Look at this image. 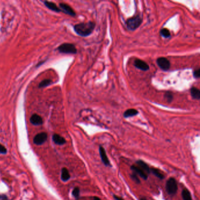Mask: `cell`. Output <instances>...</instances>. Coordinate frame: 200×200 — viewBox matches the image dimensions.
Returning a JSON list of instances; mask_svg holds the SVG:
<instances>
[{
    "label": "cell",
    "mask_w": 200,
    "mask_h": 200,
    "mask_svg": "<svg viewBox=\"0 0 200 200\" xmlns=\"http://www.w3.org/2000/svg\"><path fill=\"white\" fill-rule=\"evenodd\" d=\"M131 179L133 180V181H134L136 184H140V181L139 178L138 177V176H137V174H136L135 173L131 174L130 175Z\"/></svg>",
    "instance_id": "obj_23"
},
{
    "label": "cell",
    "mask_w": 200,
    "mask_h": 200,
    "mask_svg": "<svg viewBox=\"0 0 200 200\" xmlns=\"http://www.w3.org/2000/svg\"><path fill=\"white\" fill-rule=\"evenodd\" d=\"M134 65L135 67L141 71H146L149 69V66L148 64L141 59H136L134 61Z\"/></svg>",
    "instance_id": "obj_9"
},
{
    "label": "cell",
    "mask_w": 200,
    "mask_h": 200,
    "mask_svg": "<svg viewBox=\"0 0 200 200\" xmlns=\"http://www.w3.org/2000/svg\"><path fill=\"white\" fill-rule=\"evenodd\" d=\"M99 154H100L101 160L103 163L104 164V166L110 167L111 164H110V161H109V160L107 157V156L106 154V151L104 150V149L101 146L99 147Z\"/></svg>",
    "instance_id": "obj_7"
},
{
    "label": "cell",
    "mask_w": 200,
    "mask_h": 200,
    "mask_svg": "<svg viewBox=\"0 0 200 200\" xmlns=\"http://www.w3.org/2000/svg\"><path fill=\"white\" fill-rule=\"evenodd\" d=\"M113 198H114V199L115 200H123V199H122L121 197H120L117 196H116V195H114V196H113Z\"/></svg>",
    "instance_id": "obj_28"
},
{
    "label": "cell",
    "mask_w": 200,
    "mask_h": 200,
    "mask_svg": "<svg viewBox=\"0 0 200 200\" xmlns=\"http://www.w3.org/2000/svg\"><path fill=\"white\" fill-rule=\"evenodd\" d=\"M139 113L138 111L134 109H130L127 110L126 111H124V117L125 118H127V117H133L134 116L136 115H137Z\"/></svg>",
    "instance_id": "obj_14"
},
{
    "label": "cell",
    "mask_w": 200,
    "mask_h": 200,
    "mask_svg": "<svg viewBox=\"0 0 200 200\" xmlns=\"http://www.w3.org/2000/svg\"><path fill=\"white\" fill-rule=\"evenodd\" d=\"M166 189L167 193L170 196H174L178 190L177 181L174 178H170L166 182Z\"/></svg>",
    "instance_id": "obj_3"
},
{
    "label": "cell",
    "mask_w": 200,
    "mask_h": 200,
    "mask_svg": "<svg viewBox=\"0 0 200 200\" xmlns=\"http://www.w3.org/2000/svg\"><path fill=\"white\" fill-rule=\"evenodd\" d=\"M94 200H101L100 199H99V197H94Z\"/></svg>",
    "instance_id": "obj_29"
},
{
    "label": "cell",
    "mask_w": 200,
    "mask_h": 200,
    "mask_svg": "<svg viewBox=\"0 0 200 200\" xmlns=\"http://www.w3.org/2000/svg\"><path fill=\"white\" fill-rule=\"evenodd\" d=\"M130 169L134 172V173H135L136 174H137L140 177H141L143 179H144L145 180H147V179H148L147 174L143 170H141L139 167L133 165V166H131Z\"/></svg>",
    "instance_id": "obj_8"
},
{
    "label": "cell",
    "mask_w": 200,
    "mask_h": 200,
    "mask_svg": "<svg viewBox=\"0 0 200 200\" xmlns=\"http://www.w3.org/2000/svg\"><path fill=\"white\" fill-rule=\"evenodd\" d=\"M52 83V81L50 79H45L42 81L39 84V88H45L48 85H49Z\"/></svg>",
    "instance_id": "obj_21"
},
{
    "label": "cell",
    "mask_w": 200,
    "mask_h": 200,
    "mask_svg": "<svg viewBox=\"0 0 200 200\" xmlns=\"http://www.w3.org/2000/svg\"><path fill=\"white\" fill-rule=\"evenodd\" d=\"M193 75H194V78H199L200 76V69H198L194 71V73H193Z\"/></svg>",
    "instance_id": "obj_25"
},
{
    "label": "cell",
    "mask_w": 200,
    "mask_h": 200,
    "mask_svg": "<svg viewBox=\"0 0 200 200\" xmlns=\"http://www.w3.org/2000/svg\"><path fill=\"white\" fill-rule=\"evenodd\" d=\"M72 195L76 199H79L80 196V190L79 187H75L72 191Z\"/></svg>",
    "instance_id": "obj_22"
},
{
    "label": "cell",
    "mask_w": 200,
    "mask_h": 200,
    "mask_svg": "<svg viewBox=\"0 0 200 200\" xmlns=\"http://www.w3.org/2000/svg\"><path fill=\"white\" fill-rule=\"evenodd\" d=\"M30 121L34 125L39 126V125H41V124H42L43 120L40 116H39L36 114H34L31 117Z\"/></svg>",
    "instance_id": "obj_11"
},
{
    "label": "cell",
    "mask_w": 200,
    "mask_h": 200,
    "mask_svg": "<svg viewBox=\"0 0 200 200\" xmlns=\"http://www.w3.org/2000/svg\"><path fill=\"white\" fill-rule=\"evenodd\" d=\"M47 137V134L46 133H40L35 136L34 143L36 145H41L46 141Z\"/></svg>",
    "instance_id": "obj_6"
},
{
    "label": "cell",
    "mask_w": 200,
    "mask_h": 200,
    "mask_svg": "<svg viewBox=\"0 0 200 200\" xmlns=\"http://www.w3.org/2000/svg\"><path fill=\"white\" fill-rule=\"evenodd\" d=\"M142 22V18L140 15H136L132 18H129L126 21V25L130 30L134 31L136 29L141 25Z\"/></svg>",
    "instance_id": "obj_2"
},
{
    "label": "cell",
    "mask_w": 200,
    "mask_h": 200,
    "mask_svg": "<svg viewBox=\"0 0 200 200\" xmlns=\"http://www.w3.org/2000/svg\"><path fill=\"white\" fill-rule=\"evenodd\" d=\"M52 139H53L54 141L56 144H58V145H62V144H64L66 143L65 139L63 137L61 136L60 135H59L58 134H54Z\"/></svg>",
    "instance_id": "obj_13"
},
{
    "label": "cell",
    "mask_w": 200,
    "mask_h": 200,
    "mask_svg": "<svg viewBox=\"0 0 200 200\" xmlns=\"http://www.w3.org/2000/svg\"><path fill=\"white\" fill-rule=\"evenodd\" d=\"M182 198L183 200H192V197L190 192L187 189H185L183 190L181 193Z\"/></svg>",
    "instance_id": "obj_19"
},
{
    "label": "cell",
    "mask_w": 200,
    "mask_h": 200,
    "mask_svg": "<svg viewBox=\"0 0 200 200\" xmlns=\"http://www.w3.org/2000/svg\"><path fill=\"white\" fill-rule=\"evenodd\" d=\"M160 34L162 36L166 38H169L170 36H171V34H170V32L169 31V29H166V28H163L161 29L160 31Z\"/></svg>",
    "instance_id": "obj_20"
},
{
    "label": "cell",
    "mask_w": 200,
    "mask_h": 200,
    "mask_svg": "<svg viewBox=\"0 0 200 200\" xmlns=\"http://www.w3.org/2000/svg\"><path fill=\"white\" fill-rule=\"evenodd\" d=\"M152 173L156 177L159 178L160 180H163L164 179V174L158 169L155 168H150V173Z\"/></svg>",
    "instance_id": "obj_16"
},
{
    "label": "cell",
    "mask_w": 200,
    "mask_h": 200,
    "mask_svg": "<svg viewBox=\"0 0 200 200\" xmlns=\"http://www.w3.org/2000/svg\"><path fill=\"white\" fill-rule=\"evenodd\" d=\"M157 64L158 66L163 71H167L170 68V62L166 58L161 57L157 59Z\"/></svg>",
    "instance_id": "obj_5"
},
{
    "label": "cell",
    "mask_w": 200,
    "mask_h": 200,
    "mask_svg": "<svg viewBox=\"0 0 200 200\" xmlns=\"http://www.w3.org/2000/svg\"><path fill=\"white\" fill-rule=\"evenodd\" d=\"M140 200H147V199L145 197H143V198H141Z\"/></svg>",
    "instance_id": "obj_30"
},
{
    "label": "cell",
    "mask_w": 200,
    "mask_h": 200,
    "mask_svg": "<svg viewBox=\"0 0 200 200\" xmlns=\"http://www.w3.org/2000/svg\"><path fill=\"white\" fill-rule=\"evenodd\" d=\"M6 153V149L4 146H3L2 144H0V153L5 154Z\"/></svg>",
    "instance_id": "obj_26"
},
{
    "label": "cell",
    "mask_w": 200,
    "mask_h": 200,
    "mask_svg": "<svg viewBox=\"0 0 200 200\" xmlns=\"http://www.w3.org/2000/svg\"><path fill=\"white\" fill-rule=\"evenodd\" d=\"M44 3H45V5L50 9L54 11H55V12H58L61 11V9L56 6V5L55 3L49 2V1H45L44 2Z\"/></svg>",
    "instance_id": "obj_15"
},
{
    "label": "cell",
    "mask_w": 200,
    "mask_h": 200,
    "mask_svg": "<svg viewBox=\"0 0 200 200\" xmlns=\"http://www.w3.org/2000/svg\"><path fill=\"white\" fill-rule=\"evenodd\" d=\"M191 94L192 97L197 100H199L200 99V90L198 88H192L190 90Z\"/></svg>",
    "instance_id": "obj_18"
},
{
    "label": "cell",
    "mask_w": 200,
    "mask_h": 200,
    "mask_svg": "<svg viewBox=\"0 0 200 200\" xmlns=\"http://www.w3.org/2000/svg\"><path fill=\"white\" fill-rule=\"evenodd\" d=\"M136 163L139 166V167L141 170H143L147 174L150 173V168L149 167L148 164L146 163H145L144 161L140 160H137L136 161Z\"/></svg>",
    "instance_id": "obj_12"
},
{
    "label": "cell",
    "mask_w": 200,
    "mask_h": 200,
    "mask_svg": "<svg viewBox=\"0 0 200 200\" xmlns=\"http://www.w3.org/2000/svg\"><path fill=\"white\" fill-rule=\"evenodd\" d=\"M58 51L61 53L64 54H75L77 52V49L75 45L72 44L65 43L60 45L58 48Z\"/></svg>",
    "instance_id": "obj_4"
},
{
    "label": "cell",
    "mask_w": 200,
    "mask_h": 200,
    "mask_svg": "<svg viewBox=\"0 0 200 200\" xmlns=\"http://www.w3.org/2000/svg\"><path fill=\"white\" fill-rule=\"evenodd\" d=\"M0 200H8V199L5 195H0Z\"/></svg>",
    "instance_id": "obj_27"
},
{
    "label": "cell",
    "mask_w": 200,
    "mask_h": 200,
    "mask_svg": "<svg viewBox=\"0 0 200 200\" xmlns=\"http://www.w3.org/2000/svg\"><path fill=\"white\" fill-rule=\"evenodd\" d=\"M165 97H166V99H167V100L169 102H170L173 99V95L171 93H169V92L167 93L165 95Z\"/></svg>",
    "instance_id": "obj_24"
},
{
    "label": "cell",
    "mask_w": 200,
    "mask_h": 200,
    "mask_svg": "<svg viewBox=\"0 0 200 200\" xmlns=\"http://www.w3.org/2000/svg\"><path fill=\"white\" fill-rule=\"evenodd\" d=\"M95 27V24L93 22L81 23L74 26V30L77 34L81 36H88L92 34Z\"/></svg>",
    "instance_id": "obj_1"
},
{
    "label": "cell",
    "mask_w": 200,
    "mask_h": 200,
    "mask_svg": "<svg viewBox=\"0 0 200 200\" xmlns=\"http://www.w3.org/2000/svg\"><path fill=\"white\" fill-rule=\"evenodd\" d=\"M71 176L70 174L69 173V171L66 168H63L62 170V173H61V179L64 181H67L68 180H69Z\"/></svg>",
    "instance_id": "obj_17"
},
{
    "label": "cell",
    "mask_w": 200,
    "mask_h": 200,
    "mask_svg": "<svg viewBox=\"0 0 200 200\" xmlns=\"http://www.w3.org/2000/svg\"><path fill=\"white\" fill-rule=\"evenodd\" d=\"M60 7L61 9L66 14L70 15L71 16H75L76 14L74 9L65 3H61L60 4Z\"/></svg>",
    "instance_id": "obj_10"
}]
</instances>
